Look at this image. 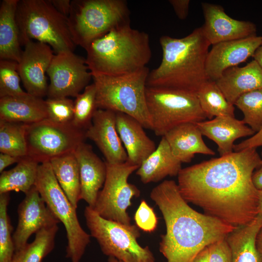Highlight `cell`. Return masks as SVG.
I'll return each instance as SVG.
<instances>
[{
    "label": "cell",
    "instance_id": "obj_1",
    "mask_svg": "<svg viewBox=\"0 0 262 262\" xmlns=\"http://www.w3.org/2000/svg\"><path fill=\"white\" fill-rule=\"evenodd\" d=\"M256 148H249L182 168L180 192L204 213L236 227L259 214V190L252 176L261 165Z\"/></svg>",
    "mask_w": 262,
    "mask_h": 262
},
{
    "label": "cell",
    "instance_id": "obj_2",
    "mask_svg": "<svg viewBox=\"0 0 262 262\" xmlns=\"http://www.w3.org/2000/svg\"><path fill=\"white\" fill-rule=\"evenodd\" d=\"M150 197L164 221L166 231L161 235L159 250L167 262H192L204 248L226 238L237 228L193 209L174 180L161 182L152 189Z\"/></svg>",
    "mask_w": 262,
    "mask_h": 262
},
{
    "label": "cell",
    "instance_id": "obj_3",
    "mask_svg": "<svg viewBox=\"0 0 262 262\" xmlns=\"http://www.w3.org/2000/svg\"><path fill=\"white\" fill-rule=\"evenodd\" d=\"M159 42L162 61L157 68L149 71L147 86L196 94L209 80L206 62L211 45L200 27L180 38L163 35Z\"/></svg>",
    "mask_w": 262,
    "mask_h": 262
},
{
    "label": "cell",
    "instance_id": "obj_4",
    "mask_svg": "<svg viewBox=\"0 0 262 262\" xmlns=\"http://www.w3.org/2000/svg\"><path fill=\"white\" fill-rule=\"evenodd\" d=\"M91 74L118 76L135 72L150 61L148 34L130 23L117 27L93 41L85 49Z\"/></svg>",
    "mask_w": 262,
    "mask_h": 262
},
{
    "label": "cell",
    "instance_id": "obj_5",
    "mask_svg": "<svg viewBox=\"0 0 262 262\" xmlns=\"http://www.w3.org/2000/svg\"><path fill=\"white\" fill-rule=\"evenodd\" d=\"M16 19L21 45L35 40L50 46L56 54L74 51L68 18L49 0H19Z\"/></svg>",
    "mask_w": 262,
    "mask_h": 262
},
{
    "label": "cell",
    "instance_id": "obj_6",
    "mask_svg": "<svg viewBox=\"0 0 262 262\" xmlns=\"http://www.w3.org/2000/svg\"><path fill=\"white\" fill-rule=\"evenodd\" d=\"M149 72L146 66L118 76L91 74L97 90L98 108L128 115L138 120L144 128L152 130L146 98Z\"/></svg>",
    "mask_w": 262,
    "mask_h": 262
},
{
    "label": "cell",
    "instance_id": "obj_7",
    "mask_svg": "<svg viewBox=\"0 0 262 262\" xmlns=\"http://www.w3.org/2000/svg\"><path fill=\"white\" fill-rule=\"evenodd\" d=\"M130 14L124 0L71 1L67 18L73 42L85 49L112 29L130 23Z\"/></svg>",
    "mask_w": 262,
    "mask_h": 262
},
{
    "label": "cell",
    "instance_id": "obj_8",
    "mask_svg": "<svg viewBox=\"0 0 262 262\" xmlns=\"http://www.w3.org/2000/svg\"><path fill=\"white\" fill-rule=\"evenodd\" d=\"M47 206L66 229V257L80 262L90 242V235L82 227L76 210L59 185L49 162L40 164L34 185Z\"/></svg>",
    "mask_w": 262,
    "mask_h": 262
},
{
    "label": "cell",
    "instance_id": "obj_9",
    "mask_svg": "<svg viewBox=\"0 0 262 262\" xmlns=\"http://www.w3.org/2000/svg\"><path fill=\"white\" fill-rule=\"evenodd\" d=\"M84 216L90 236L97 240L104 255L122 262H155L149 247L137 242L140 233L136 225L105 219L88 206Z\"/></svg>",
    "mask_w": 262,
    "mask_h": 262
},
{
    "label": "cell",
    "instance_id": "obj_10",
    "mask_svg": "<svg viewBox=\"0 0 262 262\" xmlns=\"http://www.w3.org/2000/svg\"><path fill=\"white\" fill-rule=\"evenodd\" d=\"M146 98L152 131L157 136H163L179 125L206 118L194 93L147 86Z\"/></svg>",
    "mask_w": 262,
    "mask_h": 262
},
{
    "label": "cell",
    "instance_id": "obj_11",
    "mask_svg": "<svg viewBox=\"0 0 262 262\" xmlns=\"http://www.w3.org/2000/svg\"><path fill=\"white\" fill-rule=\"evenodd\" d=\"M27 156L39 164L73 152L86 138L85 131L72 123L60 124L48 118L27 124Z\"/></svg>",
    "mask_w": 262,
    "mask_h": 262
},
{
    "label": "cell",
    "instance_id": "obj_12",
    "mask_svg": "<svg viewBox=\"0 0 262 262\" xmlns=\"http://www.w3.org/2000/svg\"><path fill=\"white\" fill-rule=\"evenodd\" d=\"M106 164V180L92 209L105 219L130 225L127 210L132 204V198L139 197L140 191L128 182V179L139 166L127 161L119 164Z\"/></svg>",
    "mask_w": 262,
    "mask_h": 262
},
{
    "label": "cell",
    "instance_id": "obj_13",
    "mask_svg": "<svg viewBox=\"0 0 262 262\" xmlns=\"http://www.w3.org/2000/svg\"><path fill=\"white\" fill-rule=\"evenodd\" d=\"M47 74L48 98L76 97L92 78L85 58L70 51L54 54Z\"/></svg>",
    "mask_w": 262,
    "mask_h": 262
},
{
    "label": "cell",
    "instance_id": "obj_14",
    "mask_svg": "<svg viewBox=\"0 0 262 262\" xmlns=\"http://www.w3.org/2000/svg\"><path fill=\"white\" fill-rule=\"evenodd\" d=\"M24 49L18 63V72L23 84L30 95L42 98L48 94L49 85L46 73L54 55L49 45L30 40Z\"/></svg>",
    "mask_w": 262,
    "mask_h": 262
},
{
    "label": "cell",
    "instance_id": "obj_15",
    "mask_svg": "<svg viewBox=\"0 0 262 262\" xmlns=\"http://www.w3.org/2000/svg\"><path fill=\"white\" fill-rule=\"evenodd\" d=\"M17 214V224L13 234L15 251L24 246L33 234L60 223L35 186L25 194L19 204Z\"/></svg>",
    "mask_w": 262,
    "mask_h": 262
},
{
    "label": "cell",
    "instance_id": "obj_16",
    "mask_svg": "<svg viewBox=\"0 0 262 262\" xmlns=\"http://www.w3.org/2000/svg\"><path fill=\"white\" fill-rule=\"evenodd\" d=\"M204 23L200 27L211 45L257 35V26L250 21L233 19L219 5L202 2Z\"/></svg>",
    "mask_w": 262,
    "mask_h": 262
},
{
    "label": "cell",
    "instance_id": "obj_17",
    "mask_svg": "<svg viewBox=\"0 0 262 262\" xmlns=\"http://www.w3.org/2000/svg\"><path fill=\"white\" fill-rule=\"evenodd\" d=\"M262 40V36L255 35L213 45L206 62L208 80L216 81L227 69L253 57Z\"/></svg>",
    "mask_w": 262,
    "mask_h": 262
},
{
    "label": "cell",
    "instance_id": "obj_18",
    "mask_svg": "<svg viewBox=\"0 0 262 262\" xmlns=\"http://www.w3.org/2000/svg\"><path fill=\"white\" fill-rule=\"evenodd\" d=\"M85 135L97 145L106 163L119 164L127 161V154L116 128V112L98 109L91 125L85 131Z\"/></svg>",
    "mask_w": 262,
    "mask_h": 262
},
{
    "label": "cell",
    "instance_id": "obj_19",
    "mask_svg": "<svg viewBox=\"0 0 262 262\" xmlns=\"http://www.w3.org/2000/svg\"><path fill=\"white\" fill-rule=\"evenodd\" d=\"M80 171L81 200L93 208L105 182L107 167L94 152L92 146L83 142L74 151Z\"/></svg>",
    "mask_w": 262,
    "mask_h": 262
},
{
    "label": "cell",
    "instance_id": "obj_20",
    "mask_svg": "<svg viewBox=\"0 0 262 262\" xmlns=\"http://www.w3.org/2000/svg\"><path fill=\"white\" fill-rule=\"evenodd\" d=\"M117 131L127 154V161L140 166L156 148L143 125L134 118L116 112Z\"/></svg>",
    "mask_w": 262,
    "mask_h": 262
},
{
    "label": "cell",
    "instance_id": "obj_21",
    "mask_svg": "<svg viewBox=\"0 0 262 262\" xmlns=\"http://www.w3.org/2000/svg\"><path fill=\"white\" fill-rule=\"evenodd\" d=\"M196 124L202 135L216 144L220 156L233 152L236 140L253 135L255 133L243 120H238L231 116H218Z\"/></svg>",
    "mask_w": 262,
    "mask_h": 262
},
{
    "label": "cell",
    "instance_id": "obj_22",
    "mask_svg": "<svg viewBox=\"0 0 262 262\" xmlns=\"http://www.w3.org/2000/svg\"><path fill=\"white\" fill-rule=\"evenodd\" d=\"M215 82L227 100L234 105L243 95L262 89V68L253 60L244 66L227 69Z\"/></svg>",
    "mask_w": 262,
    "mask_h": 262
},
{
    "label": "cell",
    "instance_id": "obj_23",
    "mask_svg": "<svg viewBox=\"0 0 262 262\" xmlns=\"http://www.w3.org/2000/svg\"><path fill=\"white\" fill-rule=\"evenodd\" d=\"M173 156L180 163H190L196 154L215 155L202 138V134L194 123L179 125L164 136Z\"/></svg>",
    "mask_w": 262,
    "mask_h": 262
},
{
    "label": "cell",
    "instance_id": "obj_24",
    "mask_svg": "<svg viewBox=\"0 0 262 262\" xmlns=\"http://www.w3.org/2000/svg\"><path fill=\"white\" fill-rule=\"evenodd\" d=\"M48 118L45 100L28 94L0 98V120L30 124Z\"/></svg>",
    "mask_w": 262,
    "mask_h": 262
},
{
    "label": "cell",
    "instance_id": "obj_25",
    "mask_svg": "<svg viewBox=\"0 0 262 262\" xmlns=\"http://www.w3.org/2000/svg\"><path fill=\"white\" fill-rule=\"evenodd\" d=\"M181 163L172 154L169 146L162 136L156 149L139 166L136 174L144 184L158 182L167 176H178Z\"/></svg>",
    "mask_w": 262,
    "mask_h": 262
},
{
    "label": "cell",
    "instance_id": "obj_26",
    "mask_svg": "<svg viewBox=\"0 0 262 262\" xmlns=\"http://www.w3.org/2000/svg\"><path fill=\"white\" fill-rule=\"evenodd\" d=\"M19 0H3L0 6V60L18 63L22 52L16 19Z\"/></svg>",
    "mask_w": 262,
    "mask_h": 262
},
{
    "label": "cell",
    "instance_id": "obj_27",
    "mask_svg": "<svg viewBox=\"0 0 262 262\" xmlns=\"http://www.w3.org/2000/svg\"><path fill=\"white\" fill-rule=\"evenodd\" d=\"M262 226V216L258 214L248 224L237 227L226 237L229 246L231 262H262L256 239Z\"/></svg>",
    "mask_w": 262,
    "mask_h": 262
},
{
    "label": "cell",
    "instance_id": "obj_28",
    "mask_svg": "<svg viewBox=\"0 0 262 262\" xmlns=\"http://www.w3.org/2000/svg\"><path fill=\"white\" fill-rule=\"evenodd\" d=\"M49 162L59 185L77 209L81 200V182L78 163L74 152L54 158Z\"/></svg>",
    "mask_w": 262,
    "mask_h": 262
},
{
    "label": "cell",
    "instance_id": "obj_29",
    "mask_svg": "<svg viewBox=\"0 0 262 262\" xmlns=\"http://www.w3.org/2000/svg\"><path fill=\"white\" fill-rule=\"evenodd\" d=\"M39 163L29 156L22 157L16 165L0 176V194L11 191L27 194L36 181Z\"/></svg>",
    "mask_w": 262,
    "mask_h": 262
},
{
    "label": "cell",
    "instance_id": "obj_30",
    "mask_svg": "<svg viewBox=\"0 0 262 262\" xmlns=\"http://www.w3.org/2000/svg\"><path fill=\"white\" fill-rule=\"evenodd\" d=\"M58 229L55 225L37 231L32 242L15 251L12 262H41L54 249Z\"/></svg>",
    "mask_w": 262,
    "mask_h": 262
},
{
    "label": "cell",
    "instance_id": "obj_31",
    "mask_svg": "<svg viewBox=\"0 0 262 262\" xmlns=\"http://www.w3.org/2000/svg\"><path fill=\"white\" fill-rule=\"evenodd\" d=\"M196 94L206 118L212 119L222 115L234 117V105L227 100L215 81H207Z\"/></svg>",
    "mask_w": 262,
    "mask_h": 262
},
{
    "label": "cell",
    "instance_id": "obj_32",
    "mask_svg": "<svg viewBox=\"0 0 262 262\" xmlns=\"http://www.w3.org/2000/svg\"><path fill=\"white\" fill-rule=\"evenodd\" d=\"M27 124L0 120V151L14 156H27Z\"/></svg>",
    "mask_w": 262,
    "mask_h": 262
},
{
    "label": "cell",
    "instance_id": "obj_33",
    "mask_svg": "<svg viewBox=\"0 0 262 262\" xmlns=\"http://www.w3.org/2000/svg\"><path fill=\"white\" fill-rule=\"evenodd\" d=\"M97 90L94 83L88 85L74 101V116L72 124L86 131L91 125L93 116L98 109L97 105Z\"/></svg>",
    "mask_w": 262,
    "mask_h": 262
},
{
    "label": "cell",
    "instance_id": "obj_34",
    "mask_svg": "<svg viewBox=\"0 0 262 262\" xmlns=\"http://www.w3.org/2000/svg\"><path fill=\"white\" fill-rule=\"evenodd\" d=\"M234 105L242 112L244 123L255 133L262 129V89L243 95Z\"/></svg>",
    "mask_w": 262,
    "mask_h": 262
},
{
    "label": "cell",
    "instance_id": "obj_35",
    "mask_svg": "<svg viewBox=\"0 0 262 262\" xmlns=\"http://www.w3.org/2000/svg\"><path fill=\"white\" fill-rule=\"evenodd\" d=\"M10 198L9 193L0 194V262H12L15 252L13 227L7 212Z\"/></svg>",
    "mask_w": 262,
    "mask_h": 262
},
{
    "label": "cell",
    "instance_id": "obj_36",
    "mask_svg": "<svg viewBox=\"0 0 262 262\" xmlns=\"http://www.w3.org/2000/svg\"><path fill=\"white\" fill-rule=\"evenodd\" d=\"M18 63L8 60H0V98L21 97L28 93L20 85Z\"/></svg>",
    "mask_w": 262,
    "mask_h": 262
},
{
    "label": "cell",
    "instance_id": "obj_37",
    "mask_svg": "<svg viewBox=\"0 0 262 262\" xmlns=\"http://www.w3.org/2000/svg\"><path fill=\"white\" fill-rule=\"evenodd\" d=\"M48 118L60 124L72 123L74 101L66 97L48 98L45 100Z\"/></svg>",
    "mask_w": 262,
    "mask_h": 262
},
{
    "label": "cell",
    "instance_id": "obj_38",
    "mask_svg": "<svg viewBox=\"0 0 262 262\" xmlns=\"http://www.w3.org/2000/svg\"><path fill=\"white\" fill-rule=\"evenodd\" d=\"M134 219L139 229L144 232L151 233L157 228L158 219L154 210L144 199L141 200Z\"/></svg>",
    "mask_w": 262,
    "mask_h": 262
},
{
    "label": "cell",
    "instance_id": "obj_39",
    "mask_svg": "<svg viewBox=\"0 0 262 262\" xmlns=\"http://www.w3.org/2000/svg\"><path fill=\"white\" fill-rule=\"evenodd\" d=\"M209 262H231V251L226 238L208 246Z\"/></svg>",
    "mask_w": 262,
    "mask_h": 262
},
{
    "label": "cell",
    "instance_id": "obj_40",
    "mask_svg": "<svg viewBox=\"0 0 262 262\" xmlns=\"http://www.w3.org/2000/svg\"><path fill=\"white\" fill-rule=\"evenodd\" d=\"M261 146H262V129L249 138L239 144H235L233 150L237 152L246 148H257Z\"/></svg>",
    "mask_w": 262,
    "mask_h": 262
},
{
    "label": "cell",
    "instance_id": "obj_41",
    "mask_svg": "<svg viewBox=\"0 0 262 262\" xmlns=\"http://www.w3.org/2000/svg\"><path fill=\"white\" fill-rule=\"evenodd\" d=\"M175 13L180 19H185L188 15L189 0H169Z\"/></svg>",
    "mask_w": 262,
    "mask_h": 262
},
{
    "label": "cell",
    "instance_id": "obj_42",
    "mask_svg": "<svg viewBox=\"0 0 262 262\" xmlns=\"http://www.w3.org/2000/svg\"><path fill=\"white\" fill-rule=\"evenodd\" d=\"M54 8L61 14L68 17L71 10L69 0H49Z\"/></svg>",
    "mask_w": 262,
    "mask_h": 262
},
{
    "label": "cell",
    "instance_id": "obj_43",
    "mask_svg": "<svg viewBox=\"0 0 262 262\" xmlns=\"http://www.w3.org/2000/svg\"><path fill=\"white\" fill-rule=\"evenodd\" d=\"M21 158L8 154L0 153V173H1L4 171V169L9 165L19 162Z\"/></svg>",
    "mask_w": 262,
    "mask_h": 262
},
{
    "label": "cell",
    "instance_id": "obj_44",
    "mask_svg": "<svg viewBox=\"0 0 262 262\" xmlns=\"http://www.w3.org/2000/svg\"><path fill=\"white\" fill-rule=\"evenodd\" d=\"M252 180L255 186L257 189H262V158L260 166L253 173Z\"/></svg>",
    "mask_w": 262,
    "mask_h": 262
},
{
    "label": "cell",
    "instance_id": "obj_45",
    "mask_svg": "<svg viewBox=\"0 0 262 262\" xmlns=\"http://www.w3.org/2000/svg\"><path fill=\"white\" fill-rule=\"evenodd\" d=\"M192 262H209V250L206 247L201 250Z\"/></svg>",
    "mask_w": 262,
    "mask_h": 262
},
{
    "label": "cell",
    "instance_id": "obj_46",
    "mask_svg": "<svg viewBox=\"0 0 262 262\" xmlns=\"http://www.w3.org/2000/svg\"><path fill=\"white\" fill-rule=\"evenodd\" d=\"M253 57L254 60H255L262 68V40L260 46L256 50Z\"/></svg>",
    "mask_w": 262,
    "mask_h": 262
},
{
    "label": "cell",
    "instance_id": "obj_47",
    "mask_svg": "<svg viewBox=\"0 0 262 262\" xmlns=\"http://www.w3.org/2000/svg\"><path fill=\"white\" fill-rule=\"evenodd\" d=\"M256 244L258 250L262 254V226L257 235Z\"/></svg>",
    "mask_w": 262,
    "mask_h": 262
},
{
    "label": "cell",
    "instance_id": "obj_48",
    "mask_svg": "<svg viewBox=\"0 0 262 262\" xmlns=\"http://www.w3.org/2000/svg\"><path fill=\"white\" fill-rule=\"evenodd\" d=\"M259 214L262 216V189L259 190Z\"/></svg>",
    "mask_w": 262,
    "mask_h": 262
},
{
    "label": "cell",
    "instance_id": "obj_49",
    "mask_svg": "<svg viewBox=\"0 0 262 262\" xmlns=\"http://www.w3.org/2000/svg\"><path fill=\"white\" fill-rule=\"evenodd\" d=\"M107 262H122L113 257H108Z\"/></svg>",
    "mask_w": 262,
    "mask_h": 262
}]
</instances>
